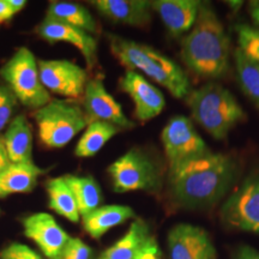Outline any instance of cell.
I'll return each instance as SVG.
<instances>
[{"instance_id": "1", "label": "cell", "mask_w": 259, "mask_h": 259, "mask_svg": "<svg viewBox=\"0 0 259 259\" xmlns=\"http://www.w3.org/2000/svg\"><path fill=\"white\" fill-rule=\"evenodd\" d=\"M236 171V163L231 156L210 151L169 173L171 199L184 209L212 206L228 192Z\"/></svg>"}, {"instance_id": "2", "label": "cell", "mask_w": 259, "mask_h": 259, "mask_svg": "<svg viewBox=\"0 0 259 259\" xmlns=\"http://www.w3.org/2000/svg\"><path fill=\"white\" fill-rule=\"evenodd\" d=\"M231 42L215 11L200 4L192 30L181 41V58L189 69L203 78H220L229 69Z\"/></svg>"}, {"instance_id": "3", "label": "cell", "mask_w": 259, "mask_h": 259, "mask_svg": "<svg viewBox=\"0 0 259 259\" xmlns=\"http://www.w3.org/2000/svg\"><path fill=\"white\" fill-rule=\"evenodd\" d=\"M108 41L112 54L126 70L143 72L177 99L190 94V80L185 71L161 52L116 35H108Z\"/></svg>"}, {"instance_id": "4", "label": "cell", "mask_w": 259, "mask_h": 259, "mask_svg": "<svg viewBox=\"0 0 259 259\" xmlns=\"http://www.w3.org/2000/svg\"><path fill=\"white\" fill-rule=\"evenodd\" d=\"M187 105L198 124L218 141L245 119L242 107L234 95L218 83H208L187 95Z\"/></svg>"}, {"instance_id": "5", "label": "cell", "mask_w": 259, "mask_h": 259, "mask_svg": "<svg viewBox=\"0 0 259 259\" xmlns=\"http://www.w3.org/2000/svg\"><path fill=\"white\" fill-rule=\"evenodd\" d=\"M40 142L46 148L60 149L70 143L90 122L83 107L66 99H52L32 113Z\"/></svg>"}, {"instance_id": "6", "label": "cell", "mask_w": 259, "mask_h": 259, "mask_svg": "<svg viewBox=\"0 0 259 259\" xmlns=\"http://www.w3.org/2000/svg\"><path fill=\"white\" fill-rule=\"evenodd\" d=\"M0 77L24 107L36 111L52 101L51 94L41 82L38 60L28 47L16 50L0 67Z\"/></svg>"}, {"instance_id": "7", "label": "cell", "mask_w": 259, "mask_h": 259, "mask_svg": "<svg viewBox=\"0 0 259 259\" xmlns=\"http://www.w3.org/2000/svg\"><path fill=\"white\" fill-rule=\"evenodd\" d=\"M116 193L132 191L157 192L161 189V171L153 158L132 148L107 168Z\"/></svg>"}, {"instance_id": "8", "label": "cell", "mask_w": 259, "mask_h": 259, "mask_svg": "<svg viewBox=\"0 0 259 259\" xmlns=\"http://www.w3.org/2000/svg\"><path fill=\"white\" fill-rule=\"evenodd\" d=\"M161 141L164 148L169 173L181 164L210 153L205 142L193 127L189 118L176 115L162 130Z\"/></svg>"}, {"instance_id": "9", "label": "cell", "mask_w": 259, "mask_h": 259, "mask_svg": "<svg viewBox=\"0 0 259 259\" xmlns=\"http://www.w3.org/2000/svg\"><path fill=\"white\" fill-rule=\"evenodd\" d=\"M221 220L229 228L259 235V173L246 179L227 198Z\"/></svg>"}, {"instance_id": "10", "label": "cell", "mask_w": 259, "mask_h": 259, "mask_svg": "<svg viewBox=\"0 0 259 259\" xmlns=\"http://www.w3.org/2000/svg\"><path fill=\"white\" fill-rule=\"evenodd\" d=\"M41 82L50 94L63 96L66 100L83 99L89 82L87 70L66 59L38 60Z\"/></svg>"}, {"instance_id": "11", "label": "cell", "mask_w": 259, "mask_h": 259, "mask_svg": "<svg viewBox=\"0 0 259 259\" xmlns=\"http://www.w3.org/2000/svg\"><path fill=\"white\" fill-rule=\"evenodd\" d=\"M170 259H218L208 232L198 226L179 223L168 232Z\"/></svg>"}, {"instance_id": "12", "label": "cell", "mask_w": 259, "mask_h": 259, "mask_svg": "<svg viewBox=\"0 0 259 259\" xmlns=\"http://www.w3.org/2000/svg\"><path fill=\"white\" fill-rule=\"evenodd\" d=\"M24 234L38 246L47 259H60L71 236L47 212H36L22 220Z\"/></svg>"}, {"instance_id": "13", "label": "cell", "mask_w": 259, "mask_h": 259, "mask_svg": "<svg viewBox=\"0 0 259 259\" xmlns=\"http://www.w3.org/2000/svg\"><path fill=\"white\" fill-rule=\"evenodd\" d=\"M122 92L131 97L135 105V118L141 122H147L160 115L166 107L163 94L141 73L126 70L119 80Z\"/></svg>"}, {"instance_id": "14", "label": "cell", "mask_w": 259, "mask_h": 259, "mask_svg": "<svg viewBox=\"0 0 259 259\" xmlns=\"http://www.w3.org/2000/svg\"><path fill=\"white\" fill-rule=\"evenodd\" d=\"M83 109L89 120L109 122L119 128H134L135 124L124 114L121 106L107 92L101 78L89 79L83 95Z\"/></svg>"}, {"instance_id": "15", "label": "cell", "mask_w": 259, "mask_h": 259, "mask_svg": "<svg viewBox=\"0 0 259 259\" xmlns=\"http://www.w3.org/2000/svg\"><path fill=\"white\" fill-rule=\"evenodd\" d=\"M37 35L51 44L54 42H66L78 50L85 60L89 69L97 64V40L89 32L80 30L78 28L60 23L45 18L37 25Z\"/></svg>"}, {"instance_id": "16", "label": "cell", "mask_w": 259, "mask_h": 259, "mask_svg": "<svg viewBox=\"0 0 259 259\" xmlns=\"http://www.w3.org/2000/svg\"><path fill=\"white\" fill-rule=\"evenodd\" d=\"M99 14L114 23L144 28L151 22V2L147 0H96Z\"/></svg>"}, {"instance_id": "17", "label": "cell", "mask_w": 259, "mask_h": 259, "mask_svg": "<svg viewBox=\"0 0 259 259\" xmlns=\"http://www.w3.org/2000/svg\"><path fill=\"white\" fill-rule=\"evenodd\" d=\"M202 3L198 0H156L151 8L160 16L164 27L174 36L193 28Z\"/></svg>"}, {"instance_id": "18", "label": "cell", "mask_w": 259, "mask_h": 259, "mask_svg": "<svg viewBox=\"0 0 259 259\" xmlns=\"http://www.w3.org/2000/svg\"><path fill=\"white\" fill-rule=\"evenodd\" d=\"M5 149L12 163H31L32 160V127L27 116H14L4 134L2 135Z\"/></svg>"}, {"instance_id": "19", "label": "cell", "mask_w": 259, "mask_h": 259, "mask_svg": "<svg viewBox=\"0 0 259 259\" xmlns=\"http://www.w3.org/2000/svg\"><path fill=\"white\" fill-rule=\"evenodd\" d=\"M46 169L31 163H11L0 174V198L17 193H29L36 187L38 178Z\"/></svg>"}, {"instance_id": "20", "label": "cell", "mask_w": 259, "mask_h": 259, "mask_svg": "<svg viewBox=\"0 0 259 259\" xmlns=\"http://www.w3.org/2000/svg\"><path fill=\"white\" fill-rule=\"evenodd\" d=\"M135 216V211L128 205H120V204L103 205L82 218L83 229L93 239H100L109 229L122 225L127 220L134 219Z\"/></svg>"}, {"instance_id": "21", "label": "cell", "mask_w": 259, "mask_h": 259, "mask_svg": "<svg viewBox=\"0 0 259 259\" xmlns=\"http://www.w3.org/2000/svg\"><path fill=\"white\" fill-rule=\"evenodd\" d=\"M52 21L78 28L89 34H95L99 31L94 16L85 6L72 2H51L48 4L46 17Z\"/></svg>"}, {"instance_id": "22", "label": "cell", "mask_w": 259, "mask_h": 259, "mask_svg": "<svg viewBox=\"0 0 259 259\" xmlns=\"http://www.w3.org/2000/svg\"><path fill=\"white\" fill-rule=\"evenodd\" d=\"M150 236L147 222L136 219L124 236L103 251L99 259H134Z\"/></svg>"}, {"instance_id": "23", "label": "cell", "mask_w": 259, "mask_h": 259, "mask_svg": "<svg viewBox=\"0 0 259 259\" xmlns=\"http://www.w3.org/2000/svg\"><path fill=\"white\" fill-rule=\"evenodd\" d=\"M48 194V205L70 222L77 223L80 220L78 204L74 198V194L71 191L70 186L65 181L64 177L52 178L45 184Z\"/></svg>"}, {"instance_id": "24", "label": "cell", "mask_w": 259, "mask_h": 259, "mask_svg": "<svg viewBox=\"0 0 259 259\" xmlns=\"http://www.w3.org/2000/svg\"><path fill=\"white\" fill-rule=\"evenodd\" d=\"M121 128L109 122L90 121L74 149V155L79 158H88L99 153Z\"/></svg>"}, {"instance_id": "25", "label": "cell", "mask_w": 259, "mask_h": 259, "mask_svg": "<svg viewBox=\"0 0 259 259\" xmlns=\"http://www.w3.org/2000/svg\"><path fill=\"white\" fill-rule=\"evenodd\" d=\"M64 179L74 194V198L78 204L80 218L89 215L94 210L101 206L103 199L102 191L95 178L66 174L64 176Z\"/></svg>"}, {"instance_id": "26", "label": "cell", "mask_w": 259, "mask_h": 259, "mask_svg": "<svg viewBox=\"0 0 259 259\" xmlns=\"http://www.w3.org/2000/svg\"><path fill=\"white\" fill-rule=\"evenodd\" d=\"M234 63L242 92L259 106V63L246 57L240 48L235 50Z\"/></svg>"}, {"instance_id": "27", "label": "cell", "mask_w": 259, "mask_h": 259, "mask_svg": "<svg viewBox=\"0 0 259 259\" xmlns=\"http://www.w3.org/2000/svg\"><path fill=\"white\" fill-rule=\"evenodd\" d=\"M238 35L239 48L246 57L259 63V30L246 24H238L235 27Z\"/></svg>"}, {"instance_id": "28", "label": "cell", "mask_w": 259, "mask_h": 259, "mask_svg": "<svg viewBox=\"0 0 259 259\" xmlns=\"http://www.w3.org/2000/svg\"><path fill=\"white\" fill-rule=\"evenodd\" d=\"M18 101L5 83L0 84V136L8 127L10 121L14 119Z\"/></svg>"}, {"instance_id": "29", "label": "cell", "mask_w": 259, "mask_h": 259, "mask_svg": "<svg viewBox=\"0 0 259 259\" xmlns=\"http://www.w3.org/2000/svg\"><path fill=\"white\" fill-rule=\"evenodd\" d=\"M94 252L89 245L78 238H71L60 259H93Z\"/></svg>"}, {"instance_id": "30", "label": "cell", "mask_w": 259, "mask_h": 259, "mask_svg": "<svg viewBox=\"0 0 259 259\" xmlns=\"http://www.w3.org/2000/svg\"><path fill=\"white\" fill-rule=\"evenodd\" d=\"M0 259H44L37 252L21 242H12L0 251Z\"/></svg>"}, {"instance_id": "31", "label": "cell", "mask_w": 259, "mask_h": 259, "mask_svg": "<svg viewBox=\"0 0 259 259\" xmlns=\"http://www.w3.org/2000/svg\"><path fill=\"white\" fill-rule=\"evenodd\" d=\"M134 259H162L160 247L156 239L154 236H150L149 240L145 242V245L141 248L137 255Z\"/></svg>"}, {"instance_id": "32", "label": "cell", "mask_w": 259, "mask_h": 259, "mask_svg": "<svg viewBox=\"0 0 259 259\" xmlns=\"http://www.w3.org/2000/svg\"><path fill=\"white\" fill-rule=\"evenodd\" d=\"M234 259H259V251L251 246H240L236 251Z\"/></svg>"}, {"instance_id": "33", "label": "cell", "mask_w": 259, "mask_h": 259, "mask_svg": "<svg viewBox=\"0 0 259 259\" xmlns=\"http://www.w3.org/2000/svg\"><path fill=\"white\" fill-rule=\"evenodd\" d=\"M17 15L10 6L8 0H0V24L3 22H8L14 18V16Z\"/></svg>"}, {"instance_id": "34", "label": "cell", "mask_w": 259, "mask_h": 259, "mask_svg": "<svg viewBox=\"0 0 259 259\" xmlns=\"http://www.w3.org/2000/svg\"><path fill=\"white\" fill-rule=\"evenodd\" d=\"M11 163L12 162H11V160H10L8 151H6V149H5L4 142H3L2 136H0V174L8 169L9 166Z\"/></svg>"}, {"instance_id": "35", "label": "cell", "mask_w": 259, "mask_h": 259, "mask_svg": "<svg viewBox=\"0 0 259 259\" xmlns=\"http://www.w3.org/2000/svg\"><path fill=\"white\" fill-rule=\"evenodd\" d=\"M8 2L16 14L21 12L27 6V2L25 0H8Z\"/></svg>"}, {"instance_id": "36", "label": "cell", "mask_w": 259, "mask_h": 259, "mask_svg": "<svg viewBox=\"0 0 259 259\" xmlns=\"http://www.w3.org/2000/svg\"><path fill=\"white\" fill-rule=\"evenodd\" d=\"M251 15H252V18H253V21L255 22V24L259 25V5L252 8Z\"/></svg>"}, {"instance_id": "37", "label": "cell", "mask_w": 259, "mask_h": 259, "mask_svg": "<svg viewBox=\"0 0 259 259\" xmlns=\"http://www.w3.org/2000/svg\"><path fill=\"white\" fill-rule=\"evenodd\" d=\"M0 213H2V209H0Z\"/></svg>"}]
</instances>
